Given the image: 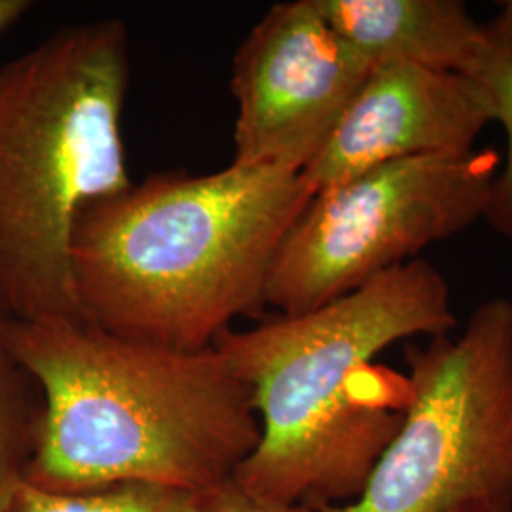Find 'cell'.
Returning a JSON list of instances; mask_svg holds the SVG:
<instances>
[{
    "label": "cell",
    "mask_w": 512,
    "mask_h": 512,
    "mask_svg": "<svg viewBox=\"0 0 512 512\" xmlns=\"http://www.w3.org/2000/svg\"><path fill=\"white\" fill-rule=\"evenodd\" d=\"M190 494L154 484H114L59 494L23 480L12 512H179Z\"/></svg>",
    "instance_id": "cell-12"
},
{
    "label": "cell",
    "mask_w": 512,
    "mask_h": 512,
    "mask_svg": "<svg viewBox=\"0 0 512 512\" xmlns=\"http://www.w3.org/2000/svg\"><path fill=\"white\" fill-rule=\"evenodd\" d=\"M334 33L372 71L391 63L465 73L482 21L459 0H317Z\"/></svg>",
    "instance_id": "cell-9"
},
{
    "label": "cell",
    "mask_w": 512,
    "mask_h": 512,
    "mask_svg": "<svg viewBox=\"0 0 512 512\" xmlns=\"http://www.w3.org/2000/svg\"><path fill=\"white\" fill-rule=\"evenodd\" d=\"M33 8L29 0H0V38L4 37Z\"/></svg>",
    "instance_id": "cell-14"
},
{
    "label": "cell",
    "mask_w": 512,
    "mask_h": 512,
    "mask_svg": "<svg viewBox=\"0 0 512 512\" xmlns=\"http://www.w3.org/2000/svg\"><path fill=\"white\" fill-rule=\"evenodd\" d=\"M42 395L25 482L59 494L154 484L196 494L260 440L249 387L219 349L164 348L84 321L10 323Z\"/></svg>",
    "instance_id": "cell-1"
},
{
    "label": "cell",
    "mask_w": 512,
    "mask_h": 512,
    "mask_svg": "<svg viewBox=\"0 0 512 512\" xmlns=\"http://www.w3.org/2000/svg\"><path fill=\"white\" fill-rule=\"evenodd\" d=\"M370 69L317 0L272 6L234 57V160L302 173L329 143Z\"/></svg>",
    "instance_id": "cell-7"
},
{
    "label": "cell",
    "mask_w": 512,
    "mask_h": 512,
    "mask_svg": "<svg viewBox=\"0 0 512 512\" xmlns=\"http://www.w3.org/2000/svg\"><path fill=\"white\" fill-rule=\"evenodd\" d=\"M459 512H512V505H507V503H478V505L465 507Z\"/></svg>",
    "instance_id": "cell-15"
},
{
    "label": "cell",
    "mask_w": 512,
    "mask_h": 512,
    "mask_svg": "<svg viewBox=\"0 0 512 512\" xmlns=\"http://www.w3.org/2000/svg\"><path fill=\"white\" fill-rule=\"evenodd\" d=\"M313 190L302 173L230 164L156 173L90 203L74 226L82 321L164 348H213L262 310L275 253Z\"/></svg>",
    "instance_id": "cell-2"
},
{
    "label": "cell",
    "mask_w": 512,
    "mask_h": 512,
    "mask_svg": "<svg viewBox=\"0 0 512 512\" xmlns=\"http://www.w3.org/2000/svg\"><path fill=\"white\" fill-rule=\"evenodd\" d=\"M490 124L488 103L469 76L408 63L382 65L368 73L302 177L315 192L389 162L467 154Z\"/></svg>",
    "instance_id": "cell-8"
},
{
    "label": "cell",
    "mask_w": 512,
    "mask_h": 512,
    "mask_svg": "<svg viewBox=\"0 0 512 512\" xmlns=\"http://www.w3.org/2000/svg\"><path fill=\"white\" fill-rule=\"evenodd\" d=\"M463 74L478 86L492 122L505 133L507 152L495 175L484 220L495 234L512 241V0L503 2L494 18L482 23L475 55Z\"/></svg>",
    "instance_id": "cell-10"
},
{
    "label": "cell",
    "mask_w": 512,
    "mask_h": 512,
    "mask_svg": "<svg viewBox=\"0 0 512 512\" xmlns=\"http://www.w3.org/2000/svg\"><path fill=\"white\" fill-rule=\"evenodd\" d=\"M492 150L378 165L315 190L266 283L279 315L317 310L484 220L499 171Z\"/></svg>",
    "instance_id": "cell-6"
},
{
    "label": "cell",
    "mask_w": 512,
    "mask_h": 512,
    "mask_svg": "<svg viewBox=\"0 0 512 512\" xmlns=\"http://www.w3.org/2000/svg\"><path fill=\"white\" fill-rule=\"evenodd\" d=\"M458 327L450 287L429 260L397 266L317 310L226 330L215 348L249 387L260 440L239 484L313 509L353 501L397 433L403 389L361 384L384 349Z\"/></svg>",
    "instance_id": "cell-3"
},
{
    "label": "cell",
    "mask_w": 512,
    "mask_h": 512,
    "mask_svg": "<svg viewBox=\"0 0 512 512\" xmlns=\"http://www.w3.org/2000/svg\"><path fill=\"white\" fill-rule=\"evenodd\" d=\"M403 420L346 505L325 512H459L512 505V300L406 348Z\"/></svg>",
    "instance_id": "cell-5"
},
{
    "label": "cell",
    "mask_w": 512,
    "mask_h": 512,
    "mask_svg": "<svg viewBox=\"0 0 512 512\" xmlns=\"http://www.w3.org/2000/svg\"><path fill=\"white\" fill-rule=\"evenodd\" d=\"M179 512H325L298 503H283L245 490L236 478L190 494Z\"/></svg>",
    "instance_id": "cell-13"
},
{
    "label": "cell",
    "mask_w": 512,
    "mask_h": 512,
    "mask_svg": "<svg viewBox=\"0 0 512 512\" xmlns=\"http://www.w3.org/2000/svg\"><path fill=\"white\" fill-rule=\"evenodd\" d=\"M12 319L0 311V512H12L33 456L42 395L10 340Z\"/></svg>",
    "instance_id": "cell-11"
},
{
    "label": "cell",
    "mask_w": 512,
    "mask_h": 512,
    "mask_svg": "<svg viewBox=\"0 0 512 512\" xmlns=\"http://www.w3.org/2000/svg\"><path fill=\"white\" fill-rule=\"evenodd\" d=\"M128 88L120 19L67 25L0 67V311L10 319L82 321L74 226L131 183Z\"/></svg>",
    "instance_id": "cell-4"
}]
</instances>
